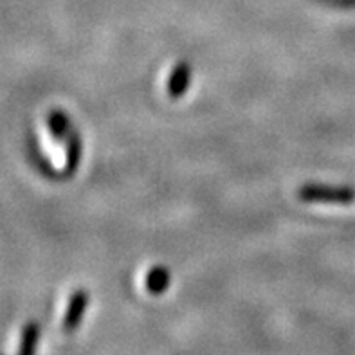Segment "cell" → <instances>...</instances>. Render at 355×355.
I'll list each match as a JSON object with an SVG mask.
<instances>
[{"instance_id": "obj_1", "label": "cell", "mask_w": 355, "mask_h": 355, "mask_svg": "<svg viewBox=\"0 0 355 355\" xmlns=\"http://www.w3.org/2000/svg\"><path fill=\"white\" fill-rule=\"evenodd\" d=\"M300 198L303 202L311 204H336V206H348L355 200V191L352 188L329 184H305L300 189Z\"/></svg>"}, {"instance_id": "obj_2", "label": "cell", "mask_w": 355, "mask_h": 355, "mask_svg": "<svg viewBox=\"0 0 355 355\" xmlns=\"http://www.w3.org/2000/svg\"><path fill=\"white\" fill-rule=\"evenodd\" d=\"M87 305H89V296H87L85 291H78V293L72 294L67 312L63 315V329L69 330V332L76 329L78 324L81 323L83 314H85Z\"/></svg>"}, {"instance_id": "obj_3", "label": "cell", "mask_w": 355, "mask_h": 355, "mask_svg": "<svg viewBox=\"0 0 355 355\" xmlns=\"http://www.w3.org/2000/svg\"><path fill=\"white\" fill-rule=\"evenodd\" d=\"M189 78H191V71H189L188 63H179L171 71V76L168 80V94L171 98H180L186 92V89H188Z\"/></svg>"}, {"instance_id": "obj_4", "label": "cell", "mask_w": 355, "mask_h": 355, "mask_svg": "<svg viewBox=\"0 0 355 355\" xmlns=\"http://www.w3.org/2000/svg\"><path fill=\"white\" fill-rule=\"evenodd\" d=\"M170 285V272L164 267H153L146 276V288L150 294H162Z\"/></svg>"}, {"instance_id": "obj_5", "label": "cell", "mask_w": 355, "mask_h": 355, "mask_svg": "<svg viewBox=\"0 0 355 355\" xmlns=\"http://www.w3.org/2000/svg\"><path fill=\"white\" fill-rule=\"evenodd\" d=\"M36 343H38V324H27L22 332V341H20L18 355H35Z\"/></svg>"}]
</instances>
